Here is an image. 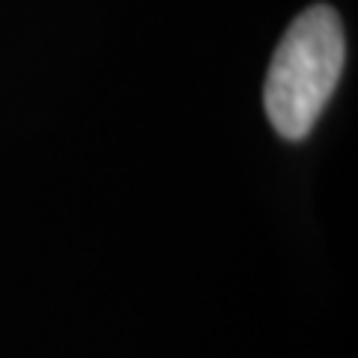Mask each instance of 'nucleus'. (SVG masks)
I'll return each instance as SVG.
<instances>
[{"label":"nucleus","instance_id":"1","mask_svg":"<svg viewBox=\"0 0 358 358\" xmlns=\"http://www.w3.org/2000/svg\"><path fill=\"white\" fill-rule=\"evenodd\" d=\"M343 60V24L331 6H310L289 24L263 87L266 117L281 138H308L341 81Z\"/></svg>","mask_w":358,"mask_h":358}]
</instances>
